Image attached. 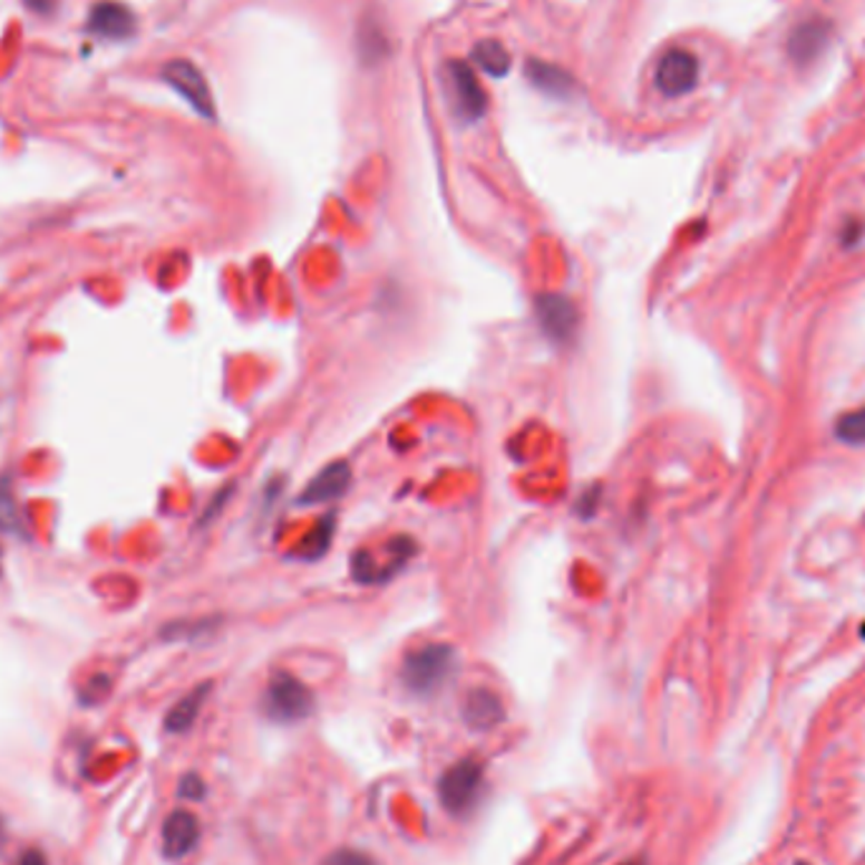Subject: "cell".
<instances>
[{
  "instance_id": "cell-8",
  "label": "cell",
  "mask_w": 865,
  "mask_h": 865,
  "mask_svg": "<svg viewBox=\"0 0 865 865\" xmlns=\"http://www.w3.org/2000/svg\"><path fill=\"white\" fill-rule=\"evenodd\" d=\"M89 31L105 41H127L137 31V18L125 3L101 0L89 13Z\"/></svg>"
},
{
  "instance_id": "cell-7",
  "label": "cell",
  "mask_w": 865,
  "mask_h": 865,
  "mask_svg": "<svg viewBox=\"0 0 865 865\" xmlns=\"http://www.w3.org/2000/svg\"><path fill=\"white\" fill-rule=\"evenodd\" d=\"M699 84V61L686 49H671L655 66V87L665 97H683Z\"/></svg>"
},
{
  "instance_id": "cell-19",
  "label": "cell",
  "mask_w": 865,
  "mask_h": 865,
  "mask_svg": "<svg viewBox=\"0 0 865 865\" xmlns=\"http://www.w3.org/2000/svg\"><path fill=\"white\" fill-rule=\"evenodd\" d=\"M319 865H375L368 853L354 851V848H340L334 853H329L327 858Z\"/></svg>"
},
{
  "instance_id": "cell-14",
  "label": "cell",
  "mask_w": 865,
  "mask_h": 865,
  "mask_svg": "<svg viewBox=\"0 0 865 865\" xmlns=\"http://www.w3.org/2000/svg\"><path fill=\"white\" fill-rule=\"evenodd\" d=\"M526 77H529L534 87L552 94V97H570L575 91V79L567 71L542 59L526 61Z\"/></svg>"
},
{
  "instance_id": "cell-21",
  "label": "cell",
  "mask_w": 865,
  "mask_h": 865,
  "mask_svg": "<svg viewBox=\"0 0 865 865\" xmlns=\"http://www.w3.org/2000/svg\"><path fill=\"white\" fill-rule=\"evenodd\" d=\"M107 691H109V679H107V676H97V679L89 681L87 689L81 691V701L84 703H97Z\"/></svg>"
},
{
  "instance_id": "cell-10",
  "label": "cell",
  "mask_w": 865,
  "mask_h": 865,
  "mask_svg": "<svg viewBox=\"0 0 865 865\" xmlns=\"http://www.w3.org/2000/svg\"><path fill=\"white\" fill-rule=\"evenodd\" d=\"M830 43V23L825 18H807L800 26L795 28L793 36H789L787 51L789 59H793L797 66H807L820 59V54L827 49Z\"/></svg>"
},
{
  "instance_id": "cell-16",
  "label": "cell",
  "mask_w": 865,
  "mask_h": 865,
  "mask_svg": "<svg viewBox=\"0 0 865 865\" xmlns=\"http://www.w3.org/2000/svg\"><path fill=\"white\" fill-rule=\"evenodd\" d=\"M0 532L13 534V537L26 534V514L8 478H0Z\"/></svg>"
},
{
  "instance_id": "cell-17",
  "label": "cell",
  "mask_w": 865,
  "mask_h": 865,
  "mask_svg": "<svg viewBox=\"0 0 865 865\" xmlns=\"http://www.w3.org/2000/svg\"><path fill=\"white\" fill-rule=\"evenodd\" d=\"M835 436L848 446H865V402L861 408L843 412L835 422Z\"/></svg>"
},
{
  "instance_id": "cell-25",
  "label": "cell",
  "mask_w": 865,
  "mask_h": 865,
  "mask_svg": "<svg viewBox=\"0 0 865 865\" xmlns=\"http://www.w3.org/2000/svg\"><path fill=\"white\" fill-rule=\"evenodd\" d=\"M0 572H3V552H0Z\"/></svg>"
},
{
  "instance_id": "cell-12",
  "label": "cell",
  "mask_w": 865,
  "mask_h": 865,
  "mask_svg": "<svg viewBox=\"0 0 865 865\" xmlns=\"http://www.w3.org/2000/svg\"><path fill=\"white\" fill-rule=\"evenodd\" d=\"M460 711H464V719H466L468 727L476 729V731L496 729L506 717L502 696L492 689L468 691V696L464 699V709Z\"/></svg>"
},
{
  "instance_id": "cell-3",
  "label": "cell",
  "mask_w": 865,
  "mask_h": 865,
  "mask_svg": "<svg viewBox=\"0 0 865 865\" xmlns=\"http://www.w3.org/2000/svg\"><path fill=\"white\" fill-rule=\"evenodd\" d=\"M484 789V765L474 757L458 759L438 779V797L450 815L474 810Z\"/></svg>"
},
{
  "instance_id": "cell-26",
  "label": "cell",
  "mask_w": 865,
  "mask_h": 865,
  "mask_svg": "<svg viewBox=\"0 0 865 865\" xmlns=\"http://www.w3.org/2000/svg\"><path fill=\"white\" fill-rule=\"evenodd\" d=\"M0 835H3V820H0Z\"/></svg>"
},
{
  "instance_id": "cell-9",
  "label": "cell",
  "mask_w": 865,
  "mask_h": 865,
  "mask_svg": "<svg viewBox=\"0 0 865 865\" xmlns=\"http://www.w3.org/2000/svg\"><path fill=\"white\" fill-rule=\"evenodd\" d=\"M201 843V823L191 810H175L163 823V853L171 861H183Z\"/></svg>"
},
{
  "instance_id": "cell-5",
  "label": "cell",
  "mask_w": 865,
  "mask_h": 865,
  "mask_svg": "<svg viewBox=\"0 0 865 865\" xmlns=\"http://www.w3.org/2000/svg\"><path fill=\"white\" fill-rule=\"evenodd\" d=\"M163 79L181 94V97L191 105L197 115L205 119H215V101L213 91L205 81L203 71L197 69L193 61L187 59H173L163 66Z\"/></svg>"
},
{
  "instance_id": "cell-2",
  "label": "cell",
  "mask_w": 865,
  "mask_h": 865,
  "mask_svg": "<svg viewBox=\"0 0 865 865\" xmlns=\"http://www.w3.org/2000/svg\"><path fill=\"white\" fill-rule=\"evenodd\" d=\"M263 711L276 723L304 721L314 711V693L294 673L279 671L271 676L266 691H263Z\"/></svg>"
},
{
  "instance_id": "cell-23",
  "label": "cell",
  "mask_w": 865,
  "mask_h": 865,
  "mask_svg": "<svg viewBox=\"0 0 865 865\" xmlns=\"http://www.w3.org/2000/svg\"><path fill=\"white\" fill-rule=\"evenodd\" d=\"M16 865H51V863H49V858H46L43 851L28 848L21 853V858L16 861Z\"/></svg>"
},
{
  "instance_id": "cell-6",
  "label": "cell",
  "mask_w": 865,
  "mask_h": 865,
  "mask_svg": "<svg viewBox=\"0 0 865 865\" xmlns=\"http://www.w3.org/2000/svg\"><path fill=\"white\" fill-rule=\"evenodd\" d=\"M534 312H537L542 332L547 334L554 344H570L575 340L580 314L567 297L542 294L537 297V302H534Z\"/></svg>"
},
{
  "instance_id": "cell-22",
  "label": "cell",
  "mask_w": 865,
  "mask_h": 865,
  "mask_svg": "<svg viewBox=\"0 0 865 865\" xmlns=\"http://www.w3.org/2000/svg\"><path fill=\"white\" fill-rule=\"evenodd\" d=\"M597 502H600V488H590V492L582 494V498L577 502L575 509H577L580 516H585V519H587V516L595 514Z\"/></svg>"
},
{
  "instance_id": "cell-24",
  "label": "cell",
  "mask_w": 865,
  "mask_h": 865,
  "mask_svg": "<svg viewBox=\"0 0 865 865\" xmlns=\"http://www.w3.org/2000/svg\"><path fill=\"white\" fill-rule=\"evenodd\" d=\"M620 865H643L641 861H628V863H620Z\"/></svg>"
},
{
  "instance_id": "cell-15",
  "label": "cell",
  "mask_w": 865,
  "mask_h": 865,
  "mask_svg": "<svg viewBox=\"0 0 865 865\" xmlns=\"http://www.w3.org/2000/svg\"><path fill=\"white\" fill-rule=\"evenodd\" d=\"M474 64L482 66L488 77H506L512 69V56L506 46L496 39H484L474 46Z\"/></svg>"
},
{
  "instance_id": "cell-27",
  "label": "cell",
  "mask_w": 865,
  "mask_h": 865,
  "mask_svg": "<svg viewBox=\"0 0 865 865\" xmlns=\"http://www.w3.org/2000/svg\"><path fill=\"white\" fill-rule=\"evenodd\" d=\"M797 865H803V863H797Z\"/></svg>"
},
{
  "instance_id": "cell-13",
  "label": "cell",
  "mask_w": 865,
  "mask_h": 865,
  "mask_svg": "<svg viewBox=\"0 0 865 865\" xmlns=\"http://www.w3.org/2000/svg\"><path fill=\"white\" fill-rule=\"evenodd\" d=\"M211 689H213V683H201V686H195L191 693H185L183 699L177 701L171 711H167L165 731H171V735H185V731H191L197 717H201Z\"/></svg>"
},
{
  "instance_id": "cell-4",
  "label": "cell",
  "mask_w": 865,
  "mask_h": 865,
  "mask_svg": "<svg viewBox=\"0 0 865 865\" xmlns=\"http://www.w3.org/2000/svg\"><path fill=\"white\" fill-rule=\"evenodd\" d=\"M446 87H448V97L450 105H454V111L466 122L482 119L484 111L488 107L486 91L478 81L476 71L468 66L466 61H448L446 66Z\"/></svg>"
},
{
  "instance_id": "cell-18",
  "label": "cell",
  "mask_w": 865,
  "mask_h": 865,
  "mask_svg": "<svg viewBox=\"0 0 865 865\" xmlns=\"http://www.w3.org/2000/svg\"><path fill=\"white\" fill-rule=\"evenodd\" d=\"M332 529H334V519L329 516V519L319 522L317 529L312 532V537H309L307 542V550H304V557L307 560H317L322 557V554L329 550V544H332Z\"/></svg>"
},
{
  "instance_id": "cell-20",
  "label": "cell",
  "mask_w": 865,
  "mask_h": 865,
  "mask_svg": "<svg viewBox=\"0 0 865 865\" xmlns=\"http://www.w3.org/2000/svg\"><path fill=\"white\" fill-rule=\"evenodd\" d=\"M177 795H181L183 800H191V803L203 800V797H205V783L195 772L185 775L181 779V785H177Z\"/></svg>"
},
{
  "instance_id": "cell-11",
  "label": "cell",
  "mask_w": 865,
  "mask_h": 865,
  "mask_svg": "<svg viewBox=\"0 0 865 865\" xmlns=\"http://www.w3.org/2000/svg\"><path fill=\"white\" fill-rule=\"evenodd\" d=\"M350 484H352V468L347 466L344 460H334V464L324 466L322 472L312 478V484L304 488L302 496H299V502L307 506L334 502V498H340L347 488H350Z\"/></svg>"
},
{
  "instance_id": "cell-1",
  "label": "cell",
  "mask_w": 865,
  "mask_h": 865,
  "mask_svg": "<svg viewBox=\"0 0 865 865\" xmlns=\"http://www.w3.org/2000/svg\"><path fill=\"white\" fill-rule=\"evenodd\" d=\"M456 671V651L448 643H430L408 653L402 663V683L416 696H432L448 683Z\"/></svg>"
}]
</instances>
